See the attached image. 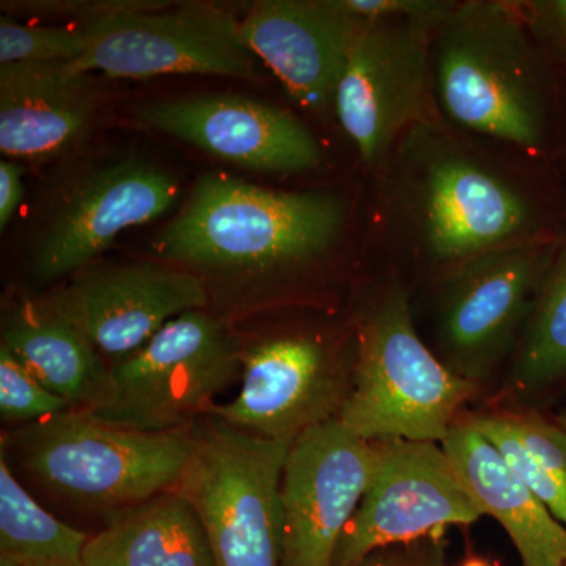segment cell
Segmentation results:
<instances>
[{
	"label": "cell",
	"mask_w": 566,
	"mask_h": 566,
	"mask_svg": "<svg viewBox=\"0 0 566 566\" xmlns=\"http://www.w3.org/2000/svg\"><path fill=\"white\" fill-rule=\"evenodd\" d=\"M178 193L172 175L153 164L117 163L81 181L48 226L35 274L54 281L92 262L129 227L159 218Z\"/></svg>",
	"instance_id": "cell-16"
},
{
	"label": "cell",
	"mask_w": 566,
	"mask_h": 566,
	"mask_svg": "<svg viewBox=\"0 0 566 566\" xmlns=\"http://www.w3.org/2000/svg\"><path fill=\"white\" fill-rule=\"evenodd\" d=\"M415 193L424 252L447 268L539 237L526 197L461 153H431Z\"/></svg>",
	"instance_id": "cell-12"
},
{
	"label": "cell",
	"mask_w": 566,
	"mask_h": 566,
	"mask_svg": "<svg viewBox=\"0 0 566 566\" xmlns=\"http://www.w3.org/2000/svg\"><path fill=\"white\" fill-rule=\"evenodd\" d=\"M344 219V203L333 193L274 191L205 175L151 245L174 262L266 270L326 251Z\"/></svg>",
	"instance_id": "cell-2"
},
{
	"label": "cell",
	"mask_w": 566,
	"mask_h": 566,
	"mask_svg": "<svg viewBox=\"0 0 566 566\" xmlns=\"http://www.w3.org/2000/svg\"><path fill=\"white\" fill-rule=\"evenodd\" d=\"M520 6L531 35L557 57L566 59V0H531Z\"/></svg>",
	"instance_id": "cell-28"
},
{
	"label": "cell",
	"mask_w": 566,
	"mask_h": 566,
	"mask_svg": "<svg viewBox=\"0 0 566 566\" xmlns=\"http://www.w3.org/2000/svg\"><path fill=\"white\" fill-rule=\"evenodd\" d=\"M161 6H166V3L117 0V2H31L18 3V7H10V9L33 11V13L40 14H70L85 25L88 22L106 20V18L129 13V11L156 9Z\"/></svg>",
	"instance_id": "cell-29"
},
{
	"label": "cell",
	"mask_w": 566,
	"mask_h": 566,
	"mask_svg": "<svg viewBox=\"0 0 566 566\" xmlns=\"http://www.w3.org/2000/svg\"><path fill=\"white\" fill-rule=\"evenodd\" d=\"M136 122L245 169L297 174L316 169L322 150L292 112L234 95L161 99L134 109Z\"/></svg>",
	"instance_id": "cell-14"
},
{
	"label": "cell",
	"mask_w": 566,
	"mask_h": 566,
	"mask_svg": "<svg viewBox=\"0 0 566 566\" xmlns=\"http://www.w3.org/2000/svg\"><path fill=\"white\" fill-rule=\"evenodd\" d=\"M342 7L363 21L444 20L455 2L439 0H338Z\"/></svg>",
	"instance_id": "cell-27"
},
{
	"label": "cell",
	"mask_w": 566,
	"mask_h": 566,
	"mask_svg": "<svg viewBox=\"0 0 566 566\" xmlns=\"http://www.w3.org/2000/svg\"><path fill=\"white\" fill-rule=\"evenodd\" d=\"M376 461L375 442L338 419L293 439L281 485V566H335Z\"/></svg>",
	"instance_id": "cell-10"
},
{
	"label": "cell",
	"mask_w": 566,
	"mask_h": 566,
	"mask_svg": "<svg viewBox=\"0 0 566 566\" xmlns=\"http://www.w3.org/2000/svg\"><path fill=\"white\" fill-rule=\"evenodd\" d=\"M22 200V169L11 159L0 161V227L6 229Z\"/></svg>",
	"instance_id": "cell-31"
},
{
	"label": "cell",
	"mask_w": 566,
	"mask_h": 566,
	"mask_svg": "<svg viewBox=\"0 0 566 566\" xmlns=\"http://www.w3.org/2000/svg\"><path fill=\"white\" fill-rule=\"evenodd\" d=\"M85 532L36 504L0 457V556L20 565L82 566Z\"/></svg>",
	"instance_id": "cell-23"
},
{
	"label": "cell",
	"mask_w": 566,
	"mask_h": 566,
	"mask_svg": "<svg viewBox=\"0 0 566 566\" xmlns=\"http://www.w3.org/2000/svg\"><path fill=\"white\" fill-rule=\"evenodd\" d=\"M375 449L374 475L338 543L335 566H363L386 547L485 516L442 444L389 439Z\"/></svg>",
	"instance_id": "cell-8"
},
{
	"label": "cell",
	"mask_w": 566,
	"mask_h": 566,
	"mask_svg": "<svg viewBox=\"0 0 566 566\" xmlns=\"http://www.w3.org/2000/svg\"><path fill=\"white\" fill-rule=\"evenodd\" d=\"M85 25L92 33L91 44L70 62L81 73L99 71L128 80L164 74L253 76L252 52L241 36V22L218 7L161 6Z\"/></svg>",
	"instance_id": "cell-9"
},
{
	"label": "cell",
	"mask_w": 566,
	"mask_h": 566,
	"mask_svg": "<svg viewBox=\"0 0 566 566\" xmlns=\"http://www.w3.org/2000/svg\"><path fill=\"white\" fill-rule=\"evenodd\" d=\"M560 245L536 237L449 268L438 304L444 363L475 385L520 344Z\"/></svg>",
	"instance_id": "cell-7"
},
{
	"label": "cell",
	"mask_w": 566,
	"mask_h": 566,
	"mask_svg": "<svg viewBox=\"0 0 566 566\" xmlns=\"http://www.w3.org/2000/svg\"><path fill=\"white\" fill-rule=\"evenodd\" d=\"M3 348L51 394L77 411H91L106 394L109 374L98 349L54 311L24 308L3 331Z\"/></svg>",
	"instance_id": "cell-21"
},
{
	"label": "cell",
	"mask_w": 566,
	"mask_h": 566,
	"mask_svg": "<svg viewBox=\"0 0 566 566\" xmlns=\"http://www.w3.org/2000/svg\"><path fill=\"white\" fill-rule=\"evenodd\" d=\"M292 442L221 420L196 431L174 491L199 516L216 566H281V485Z\"/></svg>",
	"instance_id": "cell-5"
},
{
	"label": "cell",
	"mask_w": 566,
	"mask_h": 566,
	"mask_svg": "<svg viewBox=\"0 0 566 566\" xmlns=\"http://www.w3.org/2000/svg\"><path fill=\"white\" fill-rule=\"evenodd\" d=\"M468 417L524 483L566 526V436L535 411Z\"/></svg>",
	"instance_id": "cell-22"
},
{
	"label": "cell",
	"mask_w": 566,
	"mask_h": 566,
	"mask_svg": "<svg viewBox=\"0 0 566 566\" xmlns=\"http://www.w3.org/2000/svg\"><path fill=\"white\" fill-rule=\"evenodd\" d=\"M241 36L305 109L326 114L364 21L338 0H266L241 20Z\"/></svg>",
	"instance_id": "cell-17"
},
{
	"label": "cell",
	"mask_w": 566,
	"mask_h": 566,
	"mask_svg": "<svg viewBox=\"0 0 566 566\" xmlns=\"http://www.w3.org/2000/svg\"><path fill=\"white\" fill-rule=\"evenodd\" d=\"M436 21H364L334 109L363 161L375 164L422 114Z\"/></svg>",
	"instance_id": "cell-11"
},
{
	"label": "cell",
	"mask_w": 566,
	"mask_h": 566,
	"mask_svg": "<svg viewBox=\"0 0 566 566\" xmlns=\"http://www.w3.org/2000/svg\"><path fill=\"white\" fill-rule=\"evenodd\" d=\"M479 385L423 344L408 296L394 283L365 316L352 387L337 419L365 441H442Z\"/></svg>",
	"instance_id": "cell-3"
},
{
	"label": "cell",
	"mask_w": 566,
	"mask_h": 566,
	"mask_svg": "<svg viewBox=\"0 0 566 566\" xmlns=\"http://www.w3.org/2000/svg\"><path fill=\"white\" fill-rule=\"evenodd\" d=\"M0 566H21L20 564H17V562L11 560L9 557H2L0 556Z\"/></svg>",
	"instance_id": "cell-34"
},
{
	"label": "cell",
	"mask_w": 566,
	"mask_h": 566,
	"mask_svg": "<svg viewBox=\"0 0 566 566\" xmlns=\"http://www.w3.org/2000/svg\"><path fill=\"white\" fill-rule=\"evenodd\" d=\"M205 304L207 292L196 275L161 263H134L77 275L50 308L98 352L125 359L167 323Z\"/></svg>",
	"instance_id": "cell-15"
},
{
	"label": "cell",
	"mask_w": 566,
	"mask_h": 566,
	"mask_svg": "<svg viewBox=\"0 0 566 566\" xmlns=\"http://www.w3.org/2000/svg\"><path fill=\"white\" fill-rule=\"evenodd\" d=\"M196 431L144 433L70 409L18 433L24 463L52 490L82 504L122 506L174 491Z\"/></svg>",
	"instance_id": "cell-4"
},
{
	"label": "cell",
	"mask_w": 566,
	"mask_h": 566,
	"mask_svg": "<svg viewBox=\"0 0 566 566\" xmlns=\"http://www.w3.org/2000/svg\"><path fill=\"white\" fill-rule=\"evenodd\" d=\"M558 424V428H560L562 431H564L566 436V408L564 411L560 412V415H557L556 420H554Z\"/></svg>",
	"instance_id": "cell-33"
},
{
	"label": "cell",
	"mask_w": 566,
	"mask_h": 566,
	"mask_svg": "<svg viewBox=\"0 0 566 566\" xmlns=\"http://www.w3.org/2000/svg\"><path fill=\"white\" fill-rule=\"evenodd\" d=\"M241 356L218 319L186 312L111 368L103 400L87 415L144 433L186 430L240 371Z\"/></svg>",
	"instance_id": "cell-6"
},
{
	"label": "cell",
	"mask_w": 566,
	"mask_h": 566,
	"mask_svg": "<svg viewBox=\"0 0 566 566\" xmlns=\"http://www.w3.org/2000/svg\"><path fill=\"white\" fill-rule=\"evenodd\" d=\"M21 566H52V565H21Z\"/></svg>",
	"instance_id": "cell-35"
},
{
	"label": "cell",
	"mask_w": 566,
	"mask_h": 566,
	"mask_svg": "<svg viewBox=\"0 0 566 566\" xmlns=\"http://www.w3.org/2000/svg\"><path fill=\"white\" fill-rule=\"evenodd\" d=\"M431 71L449 117L535 150L546 133L542 71L517 7L453 3L431 40Z\"/></svg>",
	"instance_id": "cell-1"
},
{
	"label": "cell",
	"mask_w": 566,
	"mask_h": 566,
	"mask_svg": "<svg viewBox=\"0 0 566 566\" xmlns=\"http://www.w3.org/2000/svg\"><path fill=\"white\" fill-rule=\"evenodd\" d=\"M513 381L526 394L566 381V244L558 249L516 346Z\"/></svg>",
	"instance_id": "cell-24"
},
{
	"label": "cell",
	"mask_w": 566,
	"mask_h": 566,
	"mask_svg": "<svg viewBox=\"0 0 566 566\" xmlns=\"http://www.w3.org/2000/svg\"><path fill=\"white\" fill-rule=\"evenodd\" d=\"M460 566H495L494 564H491V562H488L486 558L479 557V556H469L465 558L463 564Z\"/></svg>",
	"instance_id": "cell-32"
},
{
	"label": "cell",
	"mask_w": 566,
	"mask_h": 566,
	"mask_svg": "<svg viewBox=\"0 0 566 566\" xmlns=\"http://www.w3.org/2000/svg\"><path fill=\"white\" fill-rule=\"evenodd\" d=\"M71 406L51 394L7 348H0V416L6 422H41Z\"/></svg>",
	"instance_id": "cell-26"
},
{
	"label": "cell",
	"mask_w": 566,
	"mask_h": 566,
	"mask_svg": "<svg viewBox=\"0 0 566 566\" xmlns=\"http://www.w3.org/2000/svg\"><path fill=\"white\" fill-rule=\"evenodd\" d=\"M241 364L240 394L230 403L212 406L210 415L262 438L293 441L337 419L352 387L323 344L311 337L263 342Z\"/></svg>",
	"instance_id": "cell-13"
},
{
	"label": "cell",
	"mask_w": 566,
	"mask_h": 566,
	"mask_svg": "<svg viewBox=\"0 0 566 566\" xmlns=\"http://www.w3.org/2000/svg\"><path fill=\"white\" fill-rule=\"evenodd\" d=\"M442 447L464 486L512 539L521 566H565L566 526L505 463L490 441L460 417Z\"/></svg>",
	"instance_id": "cell-19"
},
{
	"label": "cell",
	"mask_w": 566,
	"mask_h": 566,
	"mask_svg": "<svg viewBox=\"0 0 566 566\" xmlns=\"http://www.w3.org/2000/svg\"><path fill=\"white\" fill-rule=\"evenodd\" d=\"M111 512L82 566H216L199 516L177 491Z\"/></svg>",
	"instance_id": "cell-20"
},
{
	"label": "cell",
	"mask_w": 566,
	"mask_h": 566,
	"mask_svg": "<svg viewBox=\"0 0 566 566\" xmlns=\"http://www.w3.org/2000/svg\"><path fill=\"white\" fill-rule=\"evenodd\" d=\"M363 566H447L444 551L433 536L420 542L386 547L368 557Z\"/></svg>",
	"instance_id": "cell-30"
},
{
	"label": "cell",
	"mask_w": 566,
	"mask_h": 566,
	"mask_svg": "<svg viewBox=\"0 0 566 566\" xmlns=\"http://www.w3.org/2000/svg\"><path fill=\"white\" fill-rule=\"evenodd\" d=\"M92 33L81 28H48L0 21V66L11 63L74 62L87 51Z\"/></svg>",
	"instance_id": "cell-25"
},
{
	"label": "cell",
	"mask_w": 566,
	"mask_h": 566,
	"mask_svg": "<svg viewBox=\"0 0 566 566\" xmlns=\"http://www.w3.org/2000/svg\"><path fill=\"white\" fill-rule=\"evenodd\" d=\"M566 566V565H565Z\"/></svg>",
	"instance_id": "cell-36"
},
{
	"label": "cell",
	"mask_w": 566,
	"mask_h": 566,
	"mask_svg": "<svg viewBox=\"0 0 566 566\" xmlns=\"http://www.w3.org/2000/svg\"><path fill=\"white\" fill-rule=\"evenodd\" d=\"M96 99L91 73L70 62L0 66V151L29 161L61 155L87 129Z\"/></svg>",
	"instance_id": "cell-18"
}]
</instances>
